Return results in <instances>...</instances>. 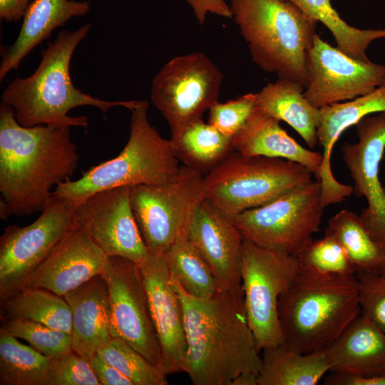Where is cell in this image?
<instances>
[{"mask_svg": "<svg viewBox=\"0 0 385 385\" xmlns=\"http://www.w3.org/2000/svg\"><path fill=\"white\" fill-rule=\"evenodd\" d=\"M171 279L183 304L185 373L192 384L258 385L262 359L247 320L242 289L218 291L198 299Z\"/></svg>", "mask_w": 385, "mask_h": 385, "instance_id": "6da1fadb", "label": "cell"}, {"mask_svg": "<svg viewBox=\"0 0 385 385\" xmlns=\"http://www.w3.org/2000/svg\"><path fill=\"white\" fill-rule=\"evenodd\" d=\"M68 126L24 127L0 105V192L11 215L42 211L53 185L69 179L79 155Z\"/></svg>", "mask_w": 385, "mask_h": 385, "instance_id": "7a4b0ae2", "label": "cell"}, {"mask_svg": "<svg viewBox=\"0 0 385 385\" xmlns=\"http://www.w3.org/2000/svg\"><path fill=\"white\" fill-rule=\"evenodd\" d=\"M91 24L75 31L64 30L42 50L41 62L26 78L17 77L4 89L3 103L10 106L16 120L24 127L38 125L80 126L86 128V116H70L71 109L91 106L105 115L110 108L123 106L130 111L140 101H109L95 98L76 88L70 76V63L74 51L86 38Z\"/></svg>", "mask_w": 385, "mask_h": 385, "instance_id": "3957f363", "label": "cell"}, {"mask_svg": "<svg viewBox=\"0 0 385 385\" xmlns=\"http://www.w3.org/2000/svg\"><path fill=\"white\" fill-rule=\"evenodd\" d=\"M360 313L356 274H331L300 264L278 302L284 341L304 353L327 348Z\"/></svg>", "mask_w": 385, "mask_h": 385, "instance_id": "277c9868", "label": "cell"}, {"mask_svg": "<svg viewBox=\"0 0 385 385\" xmlns=\"http://www.w3.org/2000/svg\"><path fill=\"white\" fill-rule=\"evenodd\" d=\"M252 61L264 71L302 85L317 22L288 0H229Z\"/></svg>", "mask_w": 385, "mask_h": 385, "instance_id": "5b68a950", "label": "cell"}, {"mask_svg": "<svg viewBox=\"0 0 385 385\" xmlns=\"http://www.w3.org/2000/svg\"><path fill=\"white\" fill-rule=\"evenodd\" d=\"M148 102L140 101L130 110L128 140L115 158L82 172L76 180L56 185L53 195L76 202L109 188L168 182L180 165L172 142L163 138L148 118Z\"/></svg>", "mask_w": 385, "mask_h": 385, "instance_id": "8992f818", "label": "cell"}, {"mask_svg": "<svg viewBox=\"0 0 385 385\" xmlns=\"http://www.w3.org/2000/svg\"><path fill=\"white\" fill-rule=\"evenodd\" d=\"M314 178L312 173L299 163L248 156L234 150L204 175V196L222 212L234 217L265 205Z\"/></svg>", "mask_w": 385, "mask_h": 385, "instance_id": "52a82bcc", "label": "cell"}, {"mask_svg": "<svg viewBox=\"0 0 385 385\" xmlns=\"http://www.w3.org/2000/svg\"><path fill=\"white\" fill-rule=\"evenodd\" d=\"M324 208L321 183L315 179L232 219L245 240L297 256L319 230Z\"/></svg>", "mask_w": 385, "mask_h": 385, "instance_id": "ba28073f", "label": "cell"}, {"mask_svg": "<svg viewBox=\"0 0 385 385\" xmlns=\"http://www.w3.org/2000/svg\"><path fill=\"white\" fill-rule=\"evenodd\" d=\"M204 175L180 165L170 180L130 188L133 215L150 252L163 255L183 235L204 198Z\"/></svg>", "mask_w": 385, "mask_h": 385, "instance_id": "9c48e42d", "label": "cell"}, {"mask_svg": "<svg viewBox=\"0 0 385 385\" xmlns=\"http://www.w3.org/2000/svg\"><path fill=\"white\" fill-rule=\"evenodd\" d=\"M223 76L201 52L175 56L152 81L150 99L166 120L171 140H178L218 101Z\"/></svg>", "mask_w": 385, "mask_h": 385, "instance_id": "30bf717a", "label": "cell"}, {"mask_svg": "<svg viewBox=\"0 0 385 385\" xmlns=\"http://www.w3.org/2000/svg\"><path fill=\"white\" fill-rule=\"evenodd\" d=\"M299 269L296 256L264 248L244 239L241 262L244 305L260 351L284 342L278 302Z\"/></svg>", "mask_w": 385, "mask_h": 385, "instance_id": "8fae6325", "label": "cell"}, {"mask_svg": "<svg viewBox=\"0 0 385 385\" xmlns=\"http://www.w3.org/2000/svg\"><path fill=\"white\" fill-rule=\"evenodd\" d=\"M77 204L52 194L34 222L5 228L0 237V304L19 292L29 274L78 226Z\"/></svg>", "mask_w": 385, "mask_h": 385, "instance_id": "7c38bea8", "label": "cell"}, {"mask_svg": "<svg viewBox=\"0 0 385 385\" xmlns=\"http://www.w3.org/2000/svg\"><path fill=\"white\" fill-rule=\"evenodd\" d=\"M101 274L108 289L112 338L123 339L163 369L140 267L122 257L108 256Z\"/></svg>", "mask_w": 385, "mask_h": 385, "instance_id": "4fadbf2b", "label": "cell"}, {"mask_svg": "<svg viewBox=\"0 0 385 385\" xmlns=\"http://www.w3.org/2000/svg\"><path fill=\"white\" fill-rule=\"evenodd\" d=\"M304 96L314 106L352 100L385 85V65L350 57L316 34L307 57Z\"/></svg>", "mask_w": 385, "mask_h": 385, "instance_id": "5bb4252c", "label": "cell"}, {"mask_svg": "<svg viewBox=\"0 0 385 385\" xmlns=\"http://www.w3.org/2000/svg\"><path fill=\"white\" fill-rule=\"evenodd\" d=\"M130 188L103 190L78 201L76 221L107 256L122 257L140 267L150 252L133 215Z\"/></svg>", "mask_w": 385, "mask_h": 385, "instance_id": "9a60e30c", "label": "cell"}, {"mask_svg": "<svg viewBox=\"0 0 385 385\" xmlns=\"http://www.w3.org/2000/svg\"><path fill=\"white\" fill-rule=\"evenodd\" d=\"M355 125L358 141L342 145V159L354 181V194L367 201L360 218L373 237L385 246V187L379 180L385 151V112L368 115Z\"/></svg>", "mask_w": 385, "mask_h": 385, "instance_id": "2e32d148", "label": "cell"}, {"mask_svg": "<svg viewBox=\"0 0 385 385\" xmlns=\"http://www.w3.org/2000/svg\"><path fill=\"white\" fill-rule=\"evenodd\" d=\"M150 315L159 342L163 370L186 372L187 339L182 302L163 255L149 252L140 266Z\"/></svg>", "mask_w": 385, "mask_h": 385, "instance_id": "e0dca14e", "label": "cell"}, {"mask_svg": "<svg viewBox=\"0 0 385 385\" xmlns=\"http://www.w3.org/2000/svg\"><path fill=\"white\" fill-rule=\"evenodd\" d=\"M187 237L209 265L219 291H240L244 238L232 217L204 198L190 220Z\"/></svg>", "mask_w": 385, "mask_h": 385, "instance_id": "ac0fdd59", "label": "cell"}, {"mask_svg": "<svg viewBox=\"0 0 385 385\" xmlns=\"http://www.w3.org/2000/svg\"><path fill=\"white\" fill-rule=\"evenodd\" d=\"M107 258L88 232L77 226L29 274L20 290L41 287L63 297L101 274Z\"/></svg>", "mask_w": 385, "mask_h": 385, "instance_id": "d6986e66", "label": "cell"}, {"mask_svg": "<svg viewBox=\"0 0 385 385\" xmlns=\"http://www.w3.org/2000/svg\"><path fill=\"white\" fill-rule=\"evenodd\" d=\"M320 111L317 133L323 148V162L319 181L321 201L326 207L345 200L354 192L353 186L339 183L334 176L332 168L334 145L346 129L355 125L364 117L385 112V85L352 100L323 106Z\"/></svg>", "mask_w": 385, "mask_h": 385, "instance_id": "ffe728a7", "label": "cell"}, {"mask_svg": "<svg viewBox=\"0 0 385 385\" xmlns=\"http://www.w3.org/2000/svg\"><path fill=\"white\" fill-rule=\"evenodd\" d=\"M63 297L71 311L72 351L89 360L112 339L106 280L98 274Z\"/></svg>", "mask_w": 385, "mask_h": 385, "instance_id": "44dd1931", "label": "cell"}, {"mask_svg": "<svg viewBox=\"0 0 385 385\" xmlns=\"http://www.w3.org/2000/svg\"><path fill=\"white\" fill-rule=\"evenodd\" d=\"M324 350L332 372L385 375V333L361 313Z\"/></svg>", "mask_w": 385, "mask_h": 385, "instance_id": "7402d4cb", "label": "cell"}, {"mask_svg": "<svg viewBox=\"0 0 385 385\" xmlns=\"http://www.w3.org/2000/svg\"><path fill=\"white\" fill-rule=\"evenodd\" d=\"M279 122L255 107L243 127L233 136L235 150L245 155L277 158L299 163L319 180L322 153L302 146L280 126Z\"/></svg>", "mask_w": 385, "mask_h": 385, "instance_id": "603a6c76", "label": "cell"}, {"mask_svg": "<svg viewBox=\"0 0 385 385\" xmlns=\"http://www.w3.org/2000/svg\"><path fill=\"white\" fill-rule=\"evenodd\" d=\"M91 2L74 0H34L23 17L19 34L9 46L1 52L0 81L11 71L17 69L21 61L38 44L50 38L58 27L73 17L85 16Z\"/></svg>", "mask_w": 385, "mask_h": 385, "instance_id": "cb8c5ba5", "label": "cell"}, {"mask_svg": "<svg viewBox=\"0 0 385 385\" xmlns=\"http://www.w3.org/2000/svg\"><path fill=\"white\" fill-rule=\"evenodd\" d=\"M304 91V87L299 83L279 78L256 93L255 107L287 123L312 148L318 142L321 111L305 98Z\"/></svg>", "mask_w": 385, "mask_h": 385, "instance_id": "d4e9b609", "label": "cell"}, {"mask_svg": "<svg viewBox=\"0 0 385 385\" xmlns=\"http://www.w3.org/2000/svg\"><path fill=\"white\" fill-rule=\"evenodd\" d=\"M262 352L258 385H315L331 370L324 349L304 353L284 341Z\"/></svg>", "mask_w": 385, "mask_h": 385, "instance_id": "484cf974", "label": "cell"}, {"mask_svg": "<svg viewBox=\"0 0 385 385\" xmlns=\"http://www.w3.org/2000/svg\"><path fill=\"white\" fill-rule=\"evenodd\" d=\"M171 142L179 162L203 175L235 150L232 137L202 119L192 123L178 140Z\"/></svg>", "mask_w": 385, "mask_h": 385, "instance_id": "4316f807", "label": "cell"}, {"mask_svg": "<svg viewBox=\"0 0 385 385\" xmlns=\"http://www.w3.org/2000/svg\"><path fill=\"white\" fill-rule=\"evenodd\" d=\"M1 319L32 320L71 334V311L65 298L41 287L24 288L1 304Z\"/></svg>", "mask_w": 385, "mask_h": 385, "instance_id": "83f0119b", "label": "cell"}, {"mask_svg": "<svg viewBox=\"0 0 385 385\" xmlns=\"http://www.w3.org/2000/svg\"><path fill=\"white\" fill-rule=\"evenodd\" d=\"M326 231L344 247L356 272L385 269V246L373 237L359 215L342 210L329 220Z\"/></svg>", "mask_w": 385, "mask_h": 385, "instance_id": "f1b7e54d", "label": "cell"}, {"mask_svg": "<svg viewBox=\"0 0 385 385\" xmlns=\"http://www.w3.org/2000/svg\"><path fill=\"white\" fill-rule=\"evenodd\" d=\"M305 15L324 24L332 33L337 47L350 57L368 61L366 51L371 42L385 38V29L355 28L339 16L332 0H288Z\"/></svg>", "mask_w": 385, "mask_h": 385, "instance_id": "f546056e", "label": "cell"}, {"mask_svg": "<svg viewBox=\"0 0 385 385\" xmlns=\"http://www.w3.org/2000/svg\"><path fill=\"white\" fill-rule=\"evenodd\" d=\"M50 360L0 329V385H47Z\"/></svg>", "mask_w": 385, "mask_h": 385, "instance_id": "4dcf8cb0", "label": "cell"}, {"mask_svg": "<svg viewBox=\"0 0 385 385\" xmlns=\"http://www.w3.org/2000/svg\"><path fill=\"white\" fill-rule=\"evenodd\" d=\"M163 257L171 277L188 294L207 299L219 291L212 270L187 235L180 236Z\"/></svg>", "mask_w": 385, "mask_h": 385, "instance_id": "1f68e13d", "label": "cell"}, {"mask_svg": "<svg viewBox=\"0 0 385 385\" xmlns=\"http://www.w3.org/2000/svg\"><path fill=\"white\" fill-rule=\"evenodd\" d=\"M97 354L115 366L133 385H167V374L120 338L113 337Z\"/></svg>", "mask_w": 385, "mask_h": 385, "instance_id": "d6a6232c", "label": "cell"}, {"mask_svg": "<svg viewBox=\"0 0 385 385\" xmlns=\"http://www.w3.org/2000/svg\"><path fill=\"white\" fill-rule=\"evenodd\" d=\"M0 329L26 341L30 346L49 358L72 351L70 334L32 320H2Z\"/></svg>", "mask_w": 385, "mask_h": 385, "instance_id": "836d02e7", "label": "cell"}, {"mask_svg": "<svg viewBox=\"0 0 385 385\" xmlns=\"http://www.w3.org/2000/svg\"><path fill=\"white\" fill-rule=\"evenodd\" d=\"M299 264L337 275H355L356 271L339 241L325 230L324 236L312 240L296 256Z\"/></svg>", "mask_w": 385, "mask_h": 385, "instance_id": "e575fe53", "label": "cell"}, {"mask_svg": "<svg viewBox=\"0 0 385 385\" xmlns=\"http://www.w3.org/2000/svg\"><path fill=\"white\" fill-rule=\"evenodd\" d=\"M361 314L385 333V269L373 272H356Z\"/></svg>", "mask_w": 385, "mask_h": 385, "instance_id": "d590c367", "label": "cell"}, {"mask_svg": "<svg viewBox=\"0 0 385 385\" xmlns=\"http://www.w3.org/2000/svg\"><path fill=\"white\" fill-rule=\"evenodd\" d=\"M47 385H100L89 360L71 351L51 358Z\"/></svg>", "mask_w": 385, "mask_h": 385, "instance_id": "8d00e7d4", "label": "cell"}, {"mask_svg": "<svg viewBox=\"0 0 385 385\" xmlns=\"http://www.w3.org/2000/svg\"><path fill=\"white\" fill-rule=\"evenodd\" d=\"M255 101L256 93H252L225 103L217 101L209 109L208 123L223 134L233 138L251 115Z\"/></svg>", "mask_w": 385, "mask_h": 385, "instance_id": "74e56055", "label": "cell"}, {"mask_svg": "<svg viewBox=\"0 0 385 385\" xmlns=\"http://www.w3.org/2000/svg\"><path fill=\"white\" fill-rule=\"evenodd\" d=\"M89 362L100 385H133L129 379L97 354L89 359Z\"/></svg>", "mask_w": 385, "mask_h": 385, "instance_id": "f35d334b", "label": "cell"}, {"mask_svg": "<svg viewBox=\"0 0 385 385\" xmlns=\"http://www.w3.org/2000/svg\"><path fill=\"white\" fill-rule=\"evenodd\" d=\"M200 25L204 24L208 13L232 19L230 6L224 0H186Z\"/></svg>", "mask_w": 385, "mask_h": 385, "instance_id": "ab89813d", "label": "cell"}, {"mask_svg": "<svg viewBox=\"0 0 385 385\" xmlns=\"http://www.w3.org/2000/svg\"><path fill=\"white\" fill-rule=\"evenodd\" d=\"M327 385H385V375L361 377L332 372L324 381Z\"/></svg>", "mask_w": 385, "mask_h": 385, "instance_id": "60d3db41", "label": "cell"}, {"mask_svg": "<svg viewBox=\"0 0 385 385\" xmlns=\"http://www.w3.org/2000/svg\"><path fill=\"white\" fill-rule=\"evenodd\" d=\"M30 0H0V19L17 21L24 17Z\"/></svg>", "mask_w": 385, "mask_h": 385, "instance_id": "b9f144b4", "label": "cell"}, {"mask_svg": "<svg viewBox=\"0 0 385 385\" xmlns=\"http://www.w3.org/2000/svg\"><path fill=\"white\" fill-rule=\"evenodd\" d=\"M11 215L8 205L5 200L1 197L0 199V217L1 220H6Z\"/></svg>", "mask_w": 385, "mask_h": 385, "instance_id": "7bdbcfd3", "label": "cell"}]
</instances>
